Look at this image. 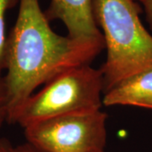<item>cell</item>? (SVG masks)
Returning <instances> with one entry per match:
<instances>
[{"label":"cell","mask_w":152,"mask_h":152,"mask_svg":"<svg viewBox=\"0 0 152 152\" xmlns=\"http://www.w3.org/2000/svg\"><path fill=\"white\" fill-rule=\"evenodd\" d=\"M99 152H106L105 151H99Z\"/></svg>","instance_id":"cell-11"},{"label":"cell","mask_w":152,"mask_h":152,"mask_svg":"<svg viewBox=\"0 0 152 152\" xmlns=\"http://www.w3.org/2000/svg\"><path fill=\"white\" fill-rule=\"evenodd\" d=\"M104 48L103 38L78 40L56 33L39 0H19L16 21L6 47L7 123L11 124L37 87L65 71L91 64Z\"/></svg>","instance_id":"cell-1"},{"label":"cell","mask_w":152,"mask_h":152,"mask_svg":"<svg viewBox=\"0 0 152 152\" xmlns=\"http://www.w3.org/2000/svg\"><path fill=\"white\" fill-rule=\"evenodd\" d=\"M8 118L7 90L4 76L0 75V129Z\"/></svg>","instance_id":"cell-9"},{"label":"cell","mask_w":152,"mask_h":152,"mask_svg":"<svg viewBox=\"0 0 152 152\" xmlns=\"http://www.w3.org/2000/svg\"><path fill=\"white\" fill-rule=\"evenodd\" d=\"M19 0H0V75L5 70L6 67V14L10 8L14 7Z\"/></svg>","instance_id":"cell-7"},{"label":"cell","mask_w":152,"mask_h":152,"mask_svg":"<svg viewBox=\"0 0 152 152\" xmlns=\"http://www.w3.org/2000/svg\"><path fill=\"white\" fill-rule=\"evenodd\" d=\"M0 152H42L28 142L13 145L6 139H0Z\"/></svg>","instance_id":"cell-8"},{"label":"cell","mask_w":152,"mask_h":152,"mask_svg":"<svg viewBox=\"0 0 152 152\" xmlns=\"http://www.w3.org/2000/svg\"><path fill=\"white\" fill-rule=\"evenodd\" d=\"M107 115L94 110L65 114L24 128L26 142L42 152L105 151Z\"/></svg>","instance_id":"cell-4"},{"label":"cell","mask_w":152,"mask_h":152,"mask_svg":"<svg viewBox=\"0 0 152 152\" xmlns=\"http://www.w3.org/2000/svg\"><path fill=\"white\" fill-rule=\"evenodd\" d=\"M103 105L152 110V67L126 79L104 93Z\"/></svg>","instance_id":"cell-6"},{"label":"cell","mask_w":152,"mask_h":152,"mask_svg":"<svg viewBox=\"0 0 152 152\" xmlns=\"http://www.w3.org/2000/svg\"><path fill=\"white\" fill-rule=\"evenodd\" d=\"M135 0H93V13L102 34L107 58L100 68L105 91L152 67V35L142 23Z\"/></svg>","instance_id":"cell-2"},{"label":"cell","mask_w":152,"mask_h":152,"mask_svg":"<svg viewBox=\"0 0 152 152\" xmlns=\"http://www.w3.org/2000/svg\"><path fill=\"white\" fill-rule=\"evenodd\" d=\"M135 1H136V2H137V1H138V0H135Z\"/></svg>","instance_id":"cell-12"},{"label":"cell","mask_w":152,"mask_h":152,"mask_svg":"<svg viewBox=\"0 0 152 152\" xmlns=\"http://www.w3.org/2000/svg\"><path fill=\"white\" fill-rule=\"evenodd\" d=\"M137 2L140 3L143 7L146 21L152 31V0H138Z\"/></svg>","instance_id":"cell-10"},{"label":"cell","mask_w":152,"mask_h":152,"mask_svg":"<svg viewBox=\"0 0 152 152\" xmlns=\"http://www.w3.org/2000/svg\"><path fill=\"white\" fill-rule=\"evenodd\" d=\"M45 15L49 21L58 20L62 22L71 38H103L94 17L93 0H50Z\"/></svg>","instance_id":"cell-5"},{"label":"cell","mask_w":152,"mask_h":152,"mask_svg":"<svg viewBox=\"0 0 152 152\" xmlns=\"http://www.w3.org/2000/svg\"><path fill=\"white\" fill-rule=\"evenodd\" d=\"M105 91L103 74L91 64L65 71L44 85L24 102L11 124L22 128L65 114L101 110Z\"/></svg>","instance_id":"cell-3"}]
</instances>
